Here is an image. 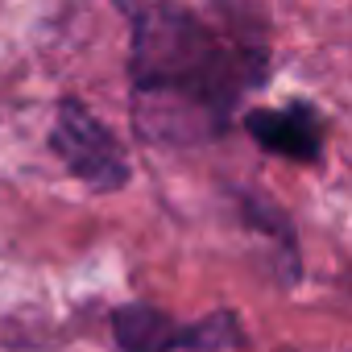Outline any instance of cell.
<instances>
[{
	"label": "cell",
	"mask_w": 352,
	"mask_h": 352,
	"mask_svg": "<svg viewBox=\"0 0 352 352\" xmlns=\"http://www.w3.org/2000/svg\"><path fill=\"white\" fill-rule=\"evenodd\" d=\"M112 340L120 352H232L245 348V327L232 311L183 323L153 302H120L112 311Z\"/></svg>",
	"instance_id": "obj_2"
},
{
	"label": "cell",
	"mask_w": 352,
	"mask_h": 352,
	"mask_svg": "<svg viewBox=\"0 0 352 352\" xmlns=\"http://www.w3.org/2000/svg\"><path fill=\"white\" fill-rule=\"evenodd\" d=\"M245 133L274 157L315 166L323 157V116L315 104L294 100L282 108H253L245 112Z\"/></svg>",
	"instance_id": "obj_4"
},
{
	"label": "cell",
	"mask_w": 352,
	"mask_h": 352,
	"mask_svg": "<svg viewBox=\"0 0 352 352\" xmlns=\"http://www.w3.org/2000/svg\"><path fill=\"white\" fill-rule=\"evenodd\" d=\"M50 149L71 170V179L83 183L91 195H116L133 179L120 137L75 96L58 100L54 129H50Z\"/></svg>",
	"instance_id": "obj_3"
},
{
	"label": "cell",
	"mask_w": 352,
	"mask_h": 352,
	"mask_svg": "<svg viewBox=\"0 0 352 352\" xmlns=\"http://www.w3.org/2000/svg\"><path fill=\"white\" fill-rule=\"evenodd\" d=\"M241 220L253 228V232H265V236H274V241H282L290 253H298L294 249V232H290V220L274 208V204H265L261 195H241Z\"/></svg>",
	"instance_id": "obj_5"
},
{
	"label": "cell",
	"mask_w": 352,
	"mask_h": 352,
	"mask_svg": "<svg viewBox=\"0 0 352 352\" xmlns=\"http://www.w3.org/2000/svg\"><path fill=\"white\" fill-rule=\"evenodd\" d=\"M124 13L133 124L145 141L195 145L220 137L241 100L270 79V38L253 0H112Z\"/></svg>",
	"instance_id": "obj_1"
}]
</instances>
